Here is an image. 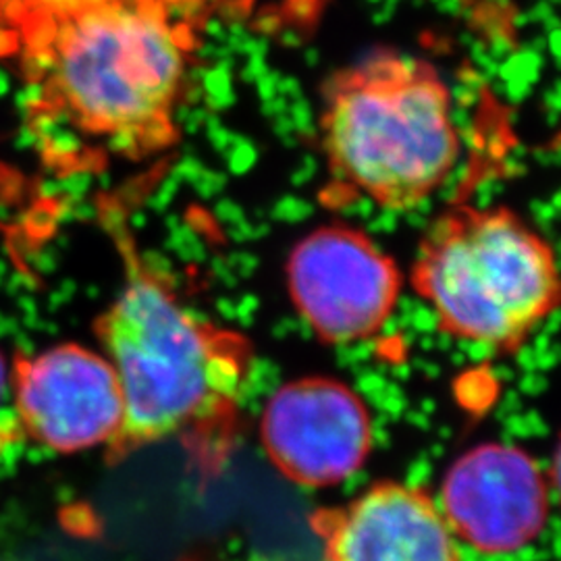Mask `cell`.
Returning a JSON list of instances; mask_svg holds the SVG:
<instances>
[{
	"label": "cell",
	"instance_id": "obj_10",
	"mask_svg": "<svg viewBox=\"0 0 561 561\" xmlns=\"http://www.w3.org/2000/svg\"><path fill=\"white\" fill-rule=\"evenodd\" d=\"M94 2H99V0H18L21 13H23V23H25L23 38L25 42L30 41L48 23L62 20L71 13H78Z\"/></svg>",
	"mask_w": 561,
	"mask_h": 561
},
{
	"label": "cell",
	"instance_id": "obj_5",
	"mask_svg": "<svg viewBox=\"0 0 561 561\" xmlns=\"http://www.w3.org/2000/svg\"><path fill=\"white\" fill-rule=\"evenodd\" d=\"M287 287L301 319L327 343L375 337L391 319L401 273L364 231L331 225L296 243Z\"/></svg>",
	"mask_w": 561,
	"mask_h": 561
},
{
	"label": "cell",
	"instance_id": "obj_2",
	"mask_svg": "<svg viewBox=\"0 0 561 561\" xmlns=\"http://www.w3.org/2000/svg\"><path fill=\"white\" fill-rule=\"evenodd\" d=\"M180 2L99 0L42 27L27 44L44 111L127 159L171 148L194 50Z\"/></svg>",
	"mask_w": 561,
	"mask_h": 561
},
{
	"label": "cell",
	"instance_id": "obj_9",
	"mask_svg": "<svg viewBox=\"0 0 561 561\" xmlns=\"http://www.w3.org/2000/svg\"><path fill=\"white\" fill-rule=\"evenodd\" d=\"M327 561H461L439 505L419 486L379 482L312 516Z\"/></svg>",
	"mask_w": 561,
	"mask_h": 561
},
{
	"label": "cell",
	"instance_id": "obj_11",
	"mask_svg": "<svg viewBox=\"0 0 561 561\" xmlns=\"http://www.w3.org/2000/svg\"><path fill=\"white\" fill-rule=\"evenodd\" d=\"M23 435L15 396H13V381L11 370H7V364L0 356V451L18 443Z\"/></svg>",
	"mask_w": 561,
	"mask_h": 561
},
{
	"label": "cell",
	"instance_id": "obj_7",
	"mask_svg": "<svg viewBox=\"0 0 561 561\" xmlns=\"http://www.w3.org/2000/svg\"><path fill=\"white\" fill-rule=\"evenodd\" d=\"M23 433L59 454L108 447L123 424V393L104 354L65 343L11 368Z\"/></svg>",
	"mask_w": 561,
	"mask_h": 561
},
{
	"label": "cell",
	"instance_id": "obj_3",
	"mask_svg": "<svg viewBox=\"0 0 561 561\" xmlns=\"http://www.w3.org/2000/svg\"><path fill=\"white\" fill-rule=\"evenodd\" d=\"M321 141L341 192L387 210L435 196L460 157L447 83L431 62L393 50L373 53L324 83Z\"/></svg>",
	"mask_w": 561,
	"mask_h": 561
},
{
	"label": "cell",
	"instance_id": "obj_4",
	"mask_svg": "<svg viewBox=\"0 0 561 561\" xmlns=\"http://www.w3.org/2000/svg\"><path fill=\"white\" fill-rule=\"evenodd\" d=\"M412 285L443 333L514 352L558 306L553 250L510 208L458 206L422 238Z\"/></svg>",
	"mask_w": 561,
	"mask_h": 561
},
{
	"label": "cell",
	"instance_id": "obj_12",
	"mask_svg": "<svg viewBox=\"0 0 561 561\" xmlns=\"http://www.w3.org/2000/svg\"><path fill=\"white\" fill-rule=\"evenodd\" d=\"M4 20L11 21L15 32L23 36L25 25H23V13H21L18 0H0V23Z\"/></svg>",
	"mask_w": 561,
	"mask_h": 561
},
{
	"label": "cell",
	"instance_id": "obj_8",
	"mask_svg": "<svg viewBox=\"0 0 561 561\" xmlns=\"http://www.w3.org/2000/svg\"><path fill=\"white\" fill-rule=\"evenodd\" d=\"M443 518L456 539L491 556L516 553L535 541L549 518V484L520 447H472L447 470Z\"/></svg>",
	"mask_w": 561,
	"mask_h": 561
},
{
	"label": "cell",
	"instance_id": "obj_6",
	"mask_svg": "<svg viewBox=\"0 0 561 561\" xmlns=\"http://www.w3.org/2000/svg\"><path fill=\"white\" fill-rule=\"evenodd\" d=\"M261 437L271 463L308 489L354 477L370 454L373 422L345 382L308 377L285 382L262 412Z\"/></svg>",
	"mask_w": 561,
	"mask_h": 561
},
{
	"label": "cell",
	"instance_id": "obj_1",
	"mask_svg": "<svg viewBox=\"0 0 561 561\" xmlns=\"http://www.w3.org/2000/svg\"><path fill=\"white\" fill-rule=\"evenodd\" d=\"M96 333L123 393L108 460L171 439L198 458H222L252 364L243 335L196 317L136 262Z\"/></svg>",
	"mask_w": 561,
	"mask_h": 561
}]
</instances>
